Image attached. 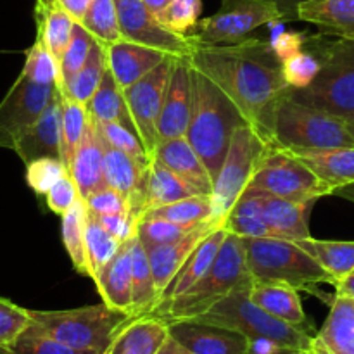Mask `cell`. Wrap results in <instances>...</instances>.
I'll list each match as a JSON object with an SVG mask.
<instances>
[{"label": "cell", "mask_w": 354, "mask_h": 354, "mask_svg": "<svg viewBox=\"0 0 354 354\" xmlns=\"http://www.w3.org/2000/svg\"><path fill=\"white\" fill-rule=\"evenodd\" d=\"M189 59L234 100L256 133L272 145L275 107L290 88L273 44L248 38L234 45H199Z\"/></svg>", "instance_id": "1"}, {"label": "cell", "mask_w": 354, "mask_h": 354, "mask_svg": "<svg viewBox=\"0 0 354 354\" xmlns=\"http://www.w3.org/2000/svg\"><path fill=\"white\" fill-rule=\"evenodd\" d=\"M190 85L192 107L185 137L214 180L223 165L234 131L248 120L234 100L194 66L190 69Z\"/></svg>", "instance_id": "2"}, {"label": "cell", "mask_w": 354, "mask_h": 354, "mask_svg": "<svg viewBox=\"0 0 354 354\" xmlns=\"http://www.w3.org/2000/svg\"><path fill=\"white\" fill-rule=\"evenodd\" d=\"M251 279L245 263L244 241L239 235L228 232L216 259L204 273L203 279L182 296L175 297L156 317H161L166 322L192 320L216 306L228 294Z\"/></svg>", "instance_id": "3"}, {"label": "cell", "mask_w": 354, "mask_h": 354, "mask_svg": "<svg viewBox=\"0 0 354 354\" xmlns=\"http://www.w3.org/2000/svg\"><path fill=\"white\" fill-rule=\"evenodd\" d=\"M315 54L322 68L311 85L289 88L290 99L354 123V41H320Z\"/></svg>", "instance_id": "4"}, {"label": "cell", "mask_w": 354, "mask_h": 354, "mask_svg": "<svg viewBox=\"0 0 354 354\" xmlns=\"http://www.w3.org/2000/svg\"><path fill=\"white\" fill-rule=\"evenodd\" d=\"M272 145L289 152L354 147L348 121L304 106L289 93L279 100L273 116Z\"/></svg>", "instance_id": "5"}, {"label": "cell", "mask_w": 354, "mask_h": 354, "mask_svg": "<svg viewBox=\"0 0 354 354\" xmlns=\"http://www.w3.org/2000/svg\"><path fill=\"white\" fill-rule=\"evenodd\" d=\"M251 283L252 279L239 286L234 292L228 294L223 301L197 317L196 320L234 328V330L244 334L251 342L268 341L280 348L310 351L317 334H310L303 328L292 327L259 308L251 299Z\"/></svg>", "instance_id": "6"}, {"label": "cell", "mask_w": 354, "mask_h": 354, "mask_svg": "<svg viewBox=\"0 0 354 354\" xmlns=\"http://www.w3.org/2000/svg\"><path fill=\"white\" fill-rule=\"evenodd\" d=\"M249 275L258 282H280L310 289L317 283H332L335 279L311 258L297 242L275 237H242Z\"/></svg>", "instance_id": "7"}, {"label": "cell", "mask_w": 354, "mask_h": 354, "mask_svg": "<svg viewBox=\"0 0 354 354\" xmlns=\"http://www.w3.org/2000/svg\"><path fill=\"white\" fill-rule=\"evenodd\" d=\"M31 325L52 339L78 349L104 353L114 335L133 318L127 311L113 310L100 303L95 306L59 311L30 310Z\"/></svg>", "instance_id": "8"}, {"label": "cell", "mask_w": 354, "mask_h": 354, "mask_svg": "<svg viewBox=\"0 0 354 354\" xmlns=\"http://www.w3.org/2000/svg\"><path fill=\"white\" fill-rule=\"evenodd\" d=\"M248 189L263 190L292 203H317L332 196V189L322 182L292 152L266 145L256 165Z\"/></svg>", "instance_id": "9"}, {"label": "cell", "mask_w": 354, "mask_h": 354, "mask_svg": "<svg viewBox=\"0 0 354 354\" xmlns=\"http://www.w3.org/2000/svg\"><path fill=\"white\" fill-rule=\"evenodd\" d=\"M283 21L275 3L265 0H221L216 14L204 17L189 37L199 45H234L248 40L256 28Z\"/></svg>", "instance_id": "10"}, {"label": "cell", "mask_w": 354, "mask_h": 354, "mask_svg": "<svg viewBox=\"0 0 354 354\" xmlns=\"http://www.w3.org/2000/svg\"><path fill=\"white\" fill-rule=\"evenodd\" d=\"M266 145L268 144L256 133L249 123L241 124L234 131L230 147L225 156L220 173L214 178L213 194H211L216 220L225 221L239 197L248 189Z\"/></svg>", "instance_id": "11"}, {"label": "cell", "mask_w": 354, "mask_h": 354, "mask_svg": "<svg viewBox=\"0 0 354 354\" xmlns=\"http://www.w3.org/2000/svg\"><path fill=\"white\" fill-rule=\"evenodd\" d=\"M55 85H40L21 73L0 102V149L12 151L16 142L44 114Z\"/></svg>", "instance_id": "12"}, {"label": "cell", "mask_w": 354, "mask_h": 354, "mask_svg": "<svg viewBox=\"0 0 354 354\" xmlns=\"http://www.w3.org/2000/svg\"><path fill=\"white\" fill-rule=\"evenodd\" d=\"M121 37L133 44L158 48L175 57H190L197 48L194 38L168 30L144 0H114Z\"/></svg>", "instance_id": "13"}, {"label": "cell", "mask_w": 354, "mask_h": 354, "mask_svg": "<svg viewBox=\"0 0 354 354\" xmlns=\"http://www.w3.org/2000/svg\"><path fill=\"white\" fill-rule=\"evenodd\" d=\"M175 59V55H168V59L161 62L158 68L152 69L149 75L123 90L138 137L151 158L159 144L158 121L161 116L162 102H165L166 88H168Z\"/></svg>", "instance_id": "14"}, {"label": "cell", "mask_w": 354, "mask_h": 354, "mask_svg": "<svg viewBox=\"0 0 354 354\" xmlns=\"http://www.w3.org/2000/svg\"><path fill=\"white\" fill-rule=\"evenodd\" d=\"M169 335L194 354H248L251 341L234 328L203 320L168 322Z\"/></svg>", "instance_id": "15"}, {"label": "cell", "mask_w": 354, "mask_h": 354, "mask_svg": "<svg viewBox=\"0 0 354 354\" xmlns=\"http://www.w3.org/2000/svg\"><path fill=\"white\" fill-rule=\"evenodd\" d=\"M190 59L176 57L166 88L161 116L158 121V137L161 140L185 137L192 107V85H190Z\"/></svg>", "instance_id": "16"}, {"label": "cell", "mask_w": 354, "mask_h": 354, "mask_svg": "<svg viewBox=\"0 0 354 354\" xmlns=\"http://www.w3.org/2000/svg\"><path fill=\"white\" fill-rule=\"evenodd\" d=\"M102 137V135H100ZM104 145V171H106L107 185L121 194L127 199L133 216L140 218L147 207V187H149V168L140 165L114 149L102 138Z\"/></svg>", "instance_id": "17"}, {"label": "cell", "mask_w": 354, "mask_h": 354, "mask_svg": "<svg viewBox=\"0 0 354 354\" xmlns=\"http://www.w3.org/2000/svg\"><path fill=\"white\" fill-rule=\"evenodd\" d=\"M220 227H223V221L220 220L204 221V223L194 227L192 230H190L189 234L183 235V237L176 239V241L169 242V244L149 249V263H151L152 275H154V282L159 290V296L162 297V292L166 290V287L169 286L173 277H175L176 273H178V270L182 268L183 263L189 259V256L196 251L197 245H199L211 232H214ZM159 303H161V301H159ZM156 310H158V308H156Z\"/></svg>", "instance_id": "18"}, {"label": "cell", "mask_w": 354, "mask_h": 354, "mask_svg": "<svg viewBox=\"0 0 354 354\" xmlns=\"http://www.w3.org/2000/svg\"><path fill=\"white\" fill-rule=\"evenodd\" d=\"M61 118L62 95L61 90L57 88L44 114L14 145L12 151L19 156L24 166L40 158L61 159Z\"/></svg>", "instance_id": "19"}, {"label": "cell", "mask_w": 354, "mask_h": 354, "mask_svg": "<svg viewBox=\"0 0 354 354\" xmlns=\"http://www.w3.org/2000/svg\"><path fill=\"white\" fill-rule=\"evenodd\" d=\"M69 175L75 180L76 189L83 201L99 190L107 189L106 171H104V145L95 118L88 114L86 128L83 131L82 142L75 152Z\"/></svg>", "instance_id": "20"}, {"label": "cell", "mask_w": 354, "mask_h": 354, "mask_svg": "<svg viewBox=\"0 0 354 354\" xmlns=\"http://www.w3.org/2000/svg\"><path fill=\"white\" fill-rule=\"evenodd\" d=\"M168 55L158 48L133 44L124 38L106 48L107 68L123 90L158 68Z\"/></svg>", "instance_id": "21"}, {"label": "cell", "mask_w": 354, "mask_h": 354, "mask_svg": "<svg viewBox=\"0 0 354 354\" xmlns=\"http://www.w3.org/2000/svg\"><path fill=\"white\" fill-rule=\"evenodd\" d=\"M256 190V189H252ZM270 234L283 241H303L310 235V213L315 203H292L273 194L256 190Z\"/></svg>", "instance_id": "22"}, {"label": "cell", "mask_w": 354, "mask_h": 354, "mask_svg": "<svg viewBox=\"0 0 354 354\" xmlns=\"http://www.w3.org/2000/svg\"><path fill=\"white\" fill-rule=\"evenodd\" d=\"M168 337V322L161 317H133L120 328L102 354H156Z\"/></svg>", "instance_id": "23"}, {"label": "cell", "mask_w": 354, "mask_h": 354, "mask_svg": "<svg viewBox=\"0 0 354 354\" xmlns=\"http://www.w3.org/2000/svg\"><path fill=\"white\" fill-rule=\"evenodd\" d=\"M152 158L159 159L165 166H168L171 171L182 176L185 182H189L194 189L199 190L204 196L213 194L214 180L211 178L206 165L192 147L187 137L171 138V140H161L156 147Z\"/></svg>", "instance_id": "24"}, {"label": "cell", "mask_w": 354, "mask_h": 354, "mask_svg": "<svg viewBox=\"0 0 354 354\" xmlns=\"http://www.w3.org/2000/svg\"><path fill=\"white\" fill-rule=\"evenodd\" d=\"M228 230L225 227L216 228L214 232H211L203 242L196 248V251L189 256L185 263L182 265V268L178 270L173 280L169 282V286L166 287V290L162 292L161 303H159L158 310L152 315H158L171 303L175 297L182 296L183 292L190 289L196 282H199L204 277V273L211 268L213 261L216 259L218 252H220L221 245H223L225 237H227Z\"/></svg>", "instance_id": "25"}, {"label": "cell", "mask_w": 354, "mask_h": 354, "mask_svg": "<svg viewBox=\"0 0 354 354\" xmlns=\"http://www.w3.org/2000/svg\"><path fill=\"white\" fill-rule=\"evenodd\" d=\"M131 239L121 244L114 258L100 270L93 283L104 304L113 310L133 315L131 311Z\"/></svg>", "instance_id": "26"}, {"label": "cell", "mask_w": 354, "mask_h": 354, "mask_svg": "<svg viewBox=\"0 0 354 354\" xmlns=\"http://www.w3.org/2000/svg\"><path fill=\"white\" fill-rule=\"evenodd\" d=\"M251 299L259 308L268 311L270 315H273L279 320L286 322L292 327L303 328L310 334H317L311 327L306 313H304L296 287L280 282H258V280H252Z\"/></svg>", "instance_id": "27"}, {"label": "cell", "mask_w": 354, "mask_h": 354, "mask_svg": "<svg viewBox=\"0 0 354 354\" xmlns=\"http://www.w3.org/2000/svg\"><path fill=\"white\" fill-rule=\"evenodd\" d=\"M35 23H37L35 40L44 44L61 66V59L71 40L73 26L76 21L57 0H35Z\"/></svg>", "instance_id": "28"}, {"label": "cell", "mask_w": 354, "mask_h": 354, "mask_svg": "<svg viewBox=\"0 0 354 354\" xmlns=\"http://www.w3.org/2000/svg\"><path fill=\"white\" fill-rule=\"evenodd\" d=\"M299 19L320 28L322 35L354 41V0H310L299 7Z\"/></svg>", "instance_id": "29"}, {"label": "cell", "mask_w": 354, "mask_h": 354, "mask_svg": "<svg viewBox=\"0 0 354 354\" xmlns=\"http://www.w3.org/2000/svg\"><path fill=\"white\" fill-rule=\"evenodd\" d=\"M318 178L335 189L354 183V147L322 149V151L292 152Z\"/></svg>", "instance_id": "30"}, {"label": "cell", "mask_w": 354, "mask_h": 354, "mask_svg": "<svg viewBox=\"0 0 354 354\" xmlns=\"http://www.w3.org/2000/svg\"><path fill=\"white\" fill-rule=\"evenodd\" d=\"M317 339L328 354H354V299L335 294Z\"/></svg>", "instance_id": "31"}, {"label": "cell", "mask_w": 354, "mask_h": 354, "mask_svg": "<svg viewBox=\"0 0 354 354\" xmlns=\"http://www.w3.org/2000/svg\"><path fill=\"white\" fill-rule=\"evenodd\" d=\"M159 301L161 296L156 287L147 251L135 235L131 239V311L135 317L152 315Z\"/></svg>", "instance_id": "32"}, {"label": "cell", "mask_w": 354, "mask_h": 354, "mask_svg": "<svg viewBox=\"0 0 354 354\" xmlns=\"http://www.w3.org/2000/svg\"><path fill=\"white\" fill-rule=\"evenodd\" d=\"M86 111H88L90 116L95 118L100 123H120L137 133L123 88L118 85L109 68L106 69V75H104L102 83L97 88V92L86 104Z\"/></svg>", "instance_id": "33"}, {"label": "cell", "mask_w": 354, "mask_h": 354, "mask_svg": "<svg viewBox=\"0 0 354 354\" xmlns=\"http://www.w3.org/2000/svg\"><path fill=\"white\" fill-rule=\"evenodd\" d=\"M192 196H204V194L194 189L189 182H185L175 171H171L159 159L152 158L151 168H149L147 207L145 209L154 206H162V204L175 203V201H182Z\"/></svg>", "instance_id": "34"}, {"label": "cell", "mask_w": 354, "mask_h": 354, "mask_svg": "<svg viewBox=\"0 0 354 354\" xmlns=\"http://www.w3.org/2000/svg\"><path fill=\"white\" fill-rule=\"evenodd\" d=\"M297 244L334 277L335 286L339 280L354 273V241H318L308 237L297 241Z\"/></svg>", "instance_id": "35"}, {"label": "cell", "mask_w": 354, "mask_h": 354, "mask_svg": "<svg viewBox=\"0 0 354 354\" xmlns=\"http://www.w3.org/2000/svg\"><path fill=\"white\" fill-rule=\"evenodd\" d=\"M223 227L239 237H272L263 214L261 201L252 189H245L227 214Z\"/></svg>", "instance_id": "36"}, {"label": "cell", "mask_w": 354, "mask_h": 354, "mask_svg": "<svg viewBox=\"0 0 354 354\" xmlns=\"http://www.w3.org/2000/svg\"><path fill=\"white\" fill-rule=\"evenodd\" d=\"M86 203L78 197L75 206L62 214V242L76 272L90 277L86 259Z\"/></svg>", "instance_id": "37"}, {"label": "cell", "mask_w": 354, "mask_h": 354, "mask_svg": "<svg viewBox=\"0 0 354 354\" xmlns=\"http://www.w3.org/2000/svg\"><path fill=\"white\" fill-rule=\"evenodd\" d=\"M107 69V57H106V47L99 44V41H93L92 50H90L88 59L83 64V68L69 80L66 85L57 86L64 95L71 97V99L78 100L82 104H88L90 99L93 97V93L97 92V88L102 83L104 75H106Z\"/></svg>", "instance_id": "38"}, {"label": "cell", "mask_w": 354, "mask_h": 354, "mask_svg": "<svg viewBox=\"0 0 354 354\" xmlns=\"http://www.w3.org/2000/svg\"><path fill=\"white\" fill-rule=\"evenodd\" d=\"M140 218H161L178 225H199L204 221L216 220L211 196H192L162 206L149 207ZM138 218V220H140Z\"/></svg>", "instance_id": "39"}, {"label": "cell", "mask_w": 354, "mask_h": 354, "mask_svg": "<svg viewBox=\"0 0 354 354\" xmlns=\"http://www.w3.org/2000/svg\"><path fill=\"white\" fill-rule=\"evenodd\" d=\"M80 23L106 48L116 41L123 40L114 0H92Z\"/></svg>", "instance_id": "40"}, {"label": "cell", "mask_w": 354, "mask_h": 354, "mask_svg": "<svg viewBox=\"0 0 354 354\" xmlns=\"http://www.w3.org/2000/svg\"><path fill=\"white\" fill-rule=\"evenodd\" d=\"M123 242L118 241L109 230L95 218L92 211L86 214V259H88L90 279L95 280L100 270L114 258Z\"/></svg>", "instance_id": "41"}, {"label": "cell", "mask_w": 354, "mask_h": 354, "mask_svg": "<svg viewBox=\"0 0 354 354\" xmlns=\"http://www.w3.org/2000/svg\"><path fill=\"white\" fill-rule=\"evenodd\" d=\"M62 95V118H61V159L69 171L75 152L82 142L83 131L88 121V111L85 104L71 99V97Z\"/></svg>", "instance_id": "42"}, {"label": "cell", "mask_w": 354, "mask_h": 354, "mask_svg": "<svg viewBox=\"0 0 354 354\" xmlns=\"http://www.w3.org/2000/svg\"><path fill=\"white\" fill-rule=\"evenodd\" d=\"M97 127H99L100 135H102V138L107 144H111L114 149L127 154L128 158L133 159L142 168L151 166L152 158L149 156L147 149H145L140 137L135 131L128 130L127 127L120 123H100V121H97Z\"/></svg>", "instance_id": "43"}, {"label": "cell", "mask_w": 354, "mask_h": 354, "mask_svg": "<svg viewBox=\"0 0 354 354\" xmlns=\"http://www.w3.org/2000/svg\"><path fill=\"white\" fill-rule=\"evenodd\" d=\"M21 73L40 85L57 86L61 82V66L48 52V48L38 40H35L26 50V59Z\"/></svg>", "instance_id": "44"}, {"label": "cell", "mask_w": 354, "mask_h": 354, "mask_svg": "<svg viewBox=\"0 0 354 354\" xmlns=\"http://www.w3.org/2000/svg\"><path fill=\"white\" fill-rule=\"evenodd\" d=\"M10 349L16 354H102L99 351H90V349L73 348L64 342L55 341L31 324L10 346Z\"/></svg>", "instance_id": "45"}, {"label": "cell", "mask_w": 354, "mask_h": 354, "mask_svg": "<svg viewBox=\"0 0 354 354\" xmlns=\"http://www.w3.org/2000/svg\"><path fill=\"white\" fill-rule=\"evenodd\" d=\"M95 38L83 28L82 23H75L71 33V40H69L68 47H66L64 55L61 59V82L57 86L66 85L88 59L92 45Z\"/></svg>", "instance_id": "46"}, {"label": "cell", "mask_w": 354, "mask_h": 354, "mask_svg": "<svg viewBox=\"0 0 354 354\" xmlns=\"http://www.w3.org/2000/svg\"><path fill=\"white\" fill-rule=\"evenodd\" d=\"M194 227L197 225H178L168 220H161V218H140L137 223V237L145 251H149V249L169 244V242L183 237Z\"/></svg>", "instance_id": "47"}, {"label": "cell", "mask_w": 354, "mask_h": 354, "mask_svg": "<svg viewBox=\"0 0 354 354\" xmlns=\"http://www.w3.org/2000/svg\"><path fill=\"white\" fill-rule=\"evenodd\" d=\"M69 171L62 159L40 158L26 165V183L37 196H44Z\"/></svg>", "instance_id": "48"}, {"label": "cell", "mask_w": 354, "mask_h": 354, "mask_svg": "<svg viewBox=\"0 0 354 354\" xmlns=\"http://www.w3.org/2000/svg\"><path fill=\"white\" fill-rule=\"evenodd\" d=\"M201 12H203V2L201 0H171L158 19L165 24L168 30L178 35H187L199 23Z\"/></svg>", "instance_id": "49"}, {"label": "cell", "mask_w": 354, "mask_h": 354, "mask_svg": "<svg viewBox=\"0 0 354 354\" xmlns=\"http://www.w3.org/2000/svg\"><path fill=\"white\" fill-rule=\"evenodd\" d=\"M282 68L290 88H304V86L311 85V82L317 78L322 62L315 52H306L301 48V50L294 52L289 57L283 59Z\"/></svg>", "instance_id": "50"}, {"label": "cell", "mask_w": 354, "mask_h": 354, "mask_svg": "<svg viewBox=\"0 0 354 354\" xmlns=\"http://www.w3.org/2000/svg\"><path fill=\"white\" fill-rule=\"evenodd\" d=\"M30 310L0 297V346H10L30 327Z\"/></svg>", "instance_id": "51"}, {"label": "cell", "mask_w": 354, "mask_h": 354, "mask_svg": "<svg viewBox=\"0 0 354 354\" xmlns=\"http://www.w3.org/2000/svg\"><path fill=\"white\" fill-rule=\"evenodd\" d=\"M80 194L76 189L75 180L71 178V175L64 176V178L59 180L47 194H45V203L47 207L55 214H64L66 211L71 209L75 206V203L78 201Z\"/></svg>", "instance_id": "52"}, {"label": "cell", "mask_w": 354, "mask_h": 354, "mask_svg": "<svg viewBox=\"0 0 354 354\" xmlns=\"http://www.w3.org/2000/svg\"><path fill=\"white\" fill-rule=\"evenodd\" d=\"M86 207L97 214H128L131 213L127 199L113 187L99 190L85 199Z\"/></svg>", "instance_id": "53"}, {"label": "cell", "mask_w": 354, "mask_h": 354, "mask_svg": "<svg viewBox=\"0 0 354 354\" xmlns=\"http://www.w3.org/2000/svg\"><path fill=\"white\" fill-rule=\"evenodd\" d=\"M90 211V209H88ZM95 214L97 220L109 230L118 241L127 242L130 241L133 235H137V223L138 218L133 216L131 213L128 214Z\"/></svg>", "instance_id": "54"}, {"label": "cell", "mask_w": 354, "mask_h": 354, "mask_svg": "<svg viewBox=\"0 0 354 354\" xmlns=\"http://www.w3.org/2000/svg\"><path fill=\"white\" fill-rule=\"evenodd\" d=\"M265 2L275 3L282 12L283 21H297L299 19V7L310 0H265Z\"/></svg>", "instance_id": "55"}, {"label": "cell", "mask_w": 354, "mask_h": 354, "mask_svg": "<svg viewBox=\"0 0 354 354\" xmlns=\"http://www.w3.org/2000/svg\"><path fill=\"white\" fill-rule=\"evenodd\" d=\"M57 2L71 14L76 23H80L83 19V16H85L86 9H88L92 0H57Z\"/></svg>", "instance_id": "56"}, {"label": "cell", "mask_w": 354, "mask_h": 354, "mask_svg": "<svg viewBox=\"0 0 354 354\" xmlns=\"http://www.w3.org/2000/svg\"><path fill=\"white\" fill-rule=\"evenodd\" d=\"M335 294H337V296L353 297L354 299V273L344 277L342 280H339L337 286H335Z\"/></svg>", "instance_id": "57"}, {"label": "cell", "mask_w": 354, "mask_h": 354, "mask_svg": "<svg viewBox=\"0 0 354 354\" xmlns=\"http://www.w3.org/2000/svg\"><path fill=\"white\" fill-rule=\"evenodd\" d=\"M156 354H194V353L189 351V349H187L185 346H182V344H180V342H176L175 339H173L171 335H169L168 341H166L165 344H162V348L159 349V351L156 353Z\"/></svg>", "instance_id": "58"}, {"label": "cell", "mask_w": 354, "mask_h": 354, "mask_svg": "<svg viewBox=\"0 0 354 354\" xmlns=\"http://www.w3.org/2000/svg\"><path fill=\"white\" fill-rule=\"evenodd\" d=\"M144 2H145V6H147L149 9L156 14V16H158V14H161L162 10L168 7V3L171 2V0H144Z\"/></svg>", "instance_id": "59"}, {"label": "cell", "mask_w": 354, "mask_h": 354, "mask_svg": "<svg viewBox=\"0 0 354 354\" xmlns=\"http://www.w3.org/2000/svg\"><path fill=\"white\" fill-rule=\"evenodd\" d=\"M332 196L342 197V199H348L351 201V203H354V183H351V185L341 187V189H335L334 192H332Z\"/></svg>", "instance_id": "60"}, {"label": "cell", "mask_w": 354, "mask_h": 354, "mask_svg": "<svg viewBox=\"0 0 354 354\" xmlns=\"http://www.w3.org/2000/svg\"><path fill=\"white\" fill-rule=\"evenodd\" d=\"M248 354H306V351H297V349H289V348H275L268 353H252L249 351Z\"/></svg>", "instance_id": "61"}, {"label": "cell", "mask_w": 354, "mask_h": 354, "mask_svg": "<svg viewBox=\"0 0 354 354\" xmlns=\"http://www.w3.org/2000/svg\"><path fill=\"white\" fill-rule=\"evenodd\" d=\"M306 354H328V353L325 351V349H324V346H322L320 342H318L317 335H315L313 346H311V349H310V351H306Z\"/></svg>", "instance_id": "62"}, {"label": "cell", "mask_w": 354, "mask_h": 354, "mask_svg": "<svg viewBox=\"0 0 354 354\" xmlns=\"http://www.w3.org/2000/svg\"><path fill=\"white\" fill-rule=\"evenodd\" d=\"M0 354H16V353H14L10 348H7V346H0Z\"/></svg>", "instance_id": "63"}, {"label": "cell", "mask_w": 354, "mask_h": 354, "mask_svg": "<svg viewBox=\"0 0 354 354\" xmlns=\"http://www.w3.org/2000/svg\"><path fill=\"white\" fill-rule=\"evenodd\" d=\"M348 128H349V131H351V135L354 138V123H348Z\"/></svg>", "instance_id": "64"}]
</instances>
